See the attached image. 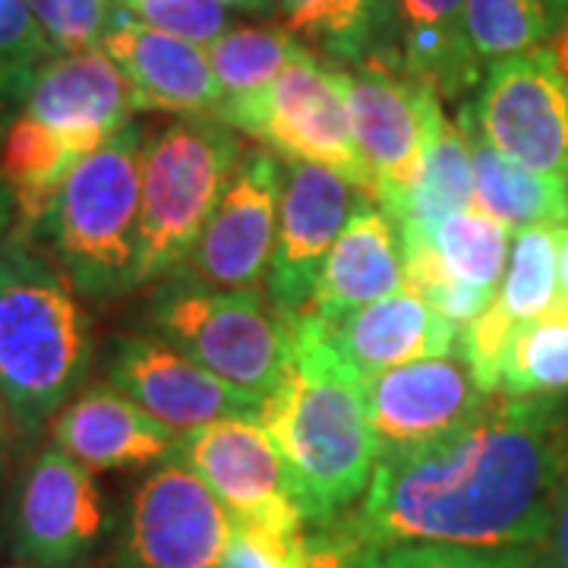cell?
<instances>
[{
  "mask_svg": "<svg viewBox=\"0 0 568 568\" xmlns=\"http://www.w3.org/2000/svg\"><path fill=\"white\" fill-rule=\"evenodd\" d=\"M420 237H426V244L436 250L439 263L446 265L452 278L499 294L508 250H511L506 222L470 205L465 212L448 215L446 222H439L429 234H420Z\"/></svg>",
  "mask_w": 568,
  "mask_h": 568,
  "instance_id": "f1b7e54d",
  "label": "cell"
},
{
  "mask_svg": "<svg viewBox=\"0 0 568 568\" xmlns=\"http://www.w3.org/2000/svg\"><path fill=\"white\" fill-rule=\"evenodd\" d=\"M149 325L205 369L265 398L294 357L291 323L260 291H224L171 272L149 301Z\"/></svg>",
  "mask_w": 568,
  "mask_h": 568,
  "instance_id": "8992f818",
  "label": "cell"
},
{
  "mask_svg": "<svg viewBox=\"0 0 568 568\" xmlns=\"http://www.w3.org/2000/svg\"><path fill=\"white\" fill-rule=\"evenodd\" d=\"M284 29L316 44L335 63L392 58L388 36H395V0H275ZM402 63V61H398Z\"/></svg>",
  "mask_w": 568,
  "mask_h": 568,
  "instance_id": "d4e9b609",
  "label": "cell"
},
{
  "mask_svg": "<svg viewBox=\"0 0 568 568\" xmlns=\"http://www.w3.org/2000/svg\"><path fill=\"white\" fill-rule=\"evenodd\" d=\"M284 164L278 241L265 275V301L284 323H291L313 297L325 256L366 193L323 164Z\"/></svg>",
  "mask_w": 568,
  "mask_h": 568,
  "instance_id": "9a60e30c",
  "label": "cell"
},
{
  "mask_svg": "<svg viewBox=\"0 0 568 568\" xmlns=\"http://www.w3.org/2000/svg\"><path fill=\"white\" fill-rule=\"evenodd\" d=\"M458 123L470 142L474 159V209L506 222L508 227L568 222V181L530 171L499 152L480 133L467 104H462Z\"/></svg>",
  "mask_w": 568,
  "mask_h": 568,
  "instance_id": "603a6c76",
  "label": "cell"
},
{
  "mask_svg": "<svg viewBox=\"0 0 568 568\" xmlns=\"http://www.w3.org/2000/svg\"><path fill=\"white\" fill-rule=\"evenodd\" d=\"M244 152L241 130L215 114L181 118L145 140L136 287L190 260Z\"/></svg>",
  "mask_w": 568,
  "mask_h": 568,
  "instance_id": "5b68a950",
  "label": "cell"
},
{
  "mask_svg": "<svg viewBox=\"0 0 568 568\" xmlns=\"http://www.w3.org/2000/svg\"><path fill=\"white\" fill-rule=\"evenodd\" d=\"M379 458L433 443L480 407L489 392L462 354L424 357L361 379Z\"/></svg>",
  "mask_w": 568,
  "mask_h": 568,
  "instance_id": "2e32d148",
  "label": "cell"
},
{
  "mask_svg": "<svg viewBox=\"0 0 568 568\" xmlns=\"http://www.w3.org/2000/svg\"><path fill=\"white\" fill-rule=\"evenodd\" d=\"M544 7H547L549 20H552V26H556V32H559V26L566 22L568 17V0H540Z\"/></svg>",
  "mask_w": 568,
  "mask_h": 568,
  "instance_id": "7bdbcfd3",
  "label": "cell"
},
{
  "mask_svg": "<svg viewBox=\"0 0 568 568\" xmlns=\"http://www.w3.org/2000/svg\"><path fill=\"white\" fill-rule=\"evenodd\" d=\"M44 32L61 51H82L102 44L118 13L114 0H26Z\"/></svg>",
  "mask_w": 568,
  "mask_h": 568,
  "instance_id": "e575fe53",
  "label": "cell"
},
{
  "mask_svg": "<svg viewBox=\"0 0 568 568\" xmlns=\"http://www.w3.org/2000/svg\"><path fill=\"white\" fill-rule=\"evenodd\" d=\"M22 114L89 155L133 121L136 102L121 67L102 44H95L61 51L48 63L22 104Z\"/></svg>",
  "mask_w": 568,
  "mask_h": 568,
  "instance_id": "ac0fdd59",
  "label": "cell"
},
{
  "mask_svg": "<svg viewBox=\"0 0 568 568\" xmlns=\"http://www.w3.org/2000/svg\"><path fill=\"white\" fill-rule=\"evenodd\" d=\"M102 48L130 82L136 111H171L193 118L215 114L222 108L224 89L209 63L205 44L152 29L118 7Z\"/></svg>",
  "mask_w": 568,
  "mask_h": 568,
  "instance_id": "e0dca14e",
  "label": "cell"
},
{
  "mask_svg": "<svg viewBox=\"0 0 568 568\" xmlns=\"http://www.w3.org/2000/svg\"><path fill=\"white\" fill-rule=\"evenodd\" d=\"M104 373L108 383H114L178 433L231 417L256 420L263 405L260 395L215 376L155 332L114 335L104 351Z\"/></svg>",
  "mask_w": 568,
  "mask_h": 568,
  "instance_id": "5bb4252c",
  "label": "cell"
},
{
  "mask_svg": "<svg viewBox=\"0 0 568 568\" xmlns=\"http://www.w3.org/2000/svg\"><path fill=\"white\" fill-rule=\"evenodd\" d=\"M556 304L568 306V227L559 224V301Z\"/></svg>",
  "mask_w": 568,
  "mask_h": 568,
  "instance_id": "60d3db41",
  "label": "cell"
},
{
  "mask_svg": "<svg viewBox=\"0 0 568 568\" xmlns=\"http://www.w3.org/2000/svg\"><path fill=\"white\" fill-rule=\"evenodd\" d=\"M61 54L26 0H0V126L29 99L39 73Z\"/></svg>",
  "mask_w": 568,
  "mask_h": 568,
  "instance_id": "1f68e13d",
  "label": "cell"
},
{
  "mask_svg": "<svg viewBox=\"0 0 568 568\" xmlns=\"http://www.w3.org/2000/svg\"><path fill=\"white\" fill-rule=\"evenodd\" d=\"M566 467V395L489 392L465 424L379 458L342 521L379 549L549 547Z\"/></svg>",
  "mask_w": 568,
  "mask_h": 568,
  "instance_id": "6da1fadb",
  "label": "cell"
},
{
  "mask_svg": "<svg viewBox=\"0 0 568 568\" xmlns=\"http://www.w3.org/2000/svg\"><path fill=\"white\" fill-rule=\"evenodd\" d=\"M209 63L222 82L224 99L265 89L284 67L313 54L284 26H231L205 44Z\"/></svg>",
  "mask_w": 568,
  "mask_h": 568,
  "instance_id": "83f0119b",
  "label": "cell"
},
{
  "mask_svg": "<svg viewBox=\"0 0 568 568\" xmlns=\"http://www.w3.org/2000/svg\"><path fill=\"white\" fill-rule=\"evenodd\" d=\"M171 462L200 474L234 521L272 530H310L291 470L260 420L231 417L178 436Z\"/></svg>",
  "mask_w": 568,
  "mask_h": 568,
  "instance_id": "7c38bea8",
  "label": "cell"
},
{
  "mask_svg": "<svg viewBox=\"0 0 568 568\" xmlns=\"http://www.w3.org/2000/svg\"><path fill=\"white\" fill-rule=\"evenodd\" d=\"M3 458H7V414L0 407V470H3Z\"/></svg>",
  "mask_w": 568,
  "mask_h": 568,
  "instance_id": "ee69618b",
  "label": "cell"
},
{
  "mask_svg": "<svg viewBox=\"0 0 568 568\" xmlns=\"http://www.w3.org/2000/svg\"><path fill=\"white\" fill-rule=\"evenodd\" d=\"M82 159V149L22 111L0 126V174L20 200V234L41 222L61 183Z\"/></svg>",
  "mask_w": 568,
  "mask_h": 568,
  "instance_id": "484cf974",
  "label": "cell"
},
{
  "mask_svg": "<svg viewBox=\"0 0 568 568\" xmlns=\"http://www.w3.org/2000/svg\"><path fill=\"white\" fill-rule=\"evenodd\" d=\"M294 357L260 405V424L291 470L310 528H328L364 499L379 465L361 379L325 342L323 328L291 320Z\"/></svg>",
  "mask_w": 568,
  "mask_h": 568,
  "instance_id": "7a4b0ae2",
  "label": "cell"
},
{
  "mask_svg": "<svg viewBox=\"0 0 568 568\" xmlns=\"http://www.w3.org/2000/svg\"><path fill=\"white\" fill-rule=\"evenodd\" d=\"M95 357L92 325L51 256L13 234L0 246V402L22 443L44 433Z\"/></svg>",
  "mask_w": 568,
  "mask_h": 568,
  "instance_id": "3957f363",
  "label": "cell"
},
{
  "mask_svg": "<svg viewBox=\"0 0 568 568\" xmlns=\"http://www.w3.org/2000/svg\"><path fill=\"white\" fill-rule=\"evenodd\" d=\"M310 552V530H272L263 525L234 521L219 568H304Z\"/></svg>",
  "mask_w": 568,
  "mask_h": 568,
  "instance_id": "d590c367",
  "label": "cell"
},
{
  "mask_svg": "<svg viewBox=\"0 0 568 568\" xmlns=\"http://www.w3.org/2000/svg\"><path fill=\"white\" fill-rule=\"evenodd\" d=\"M376 568H552L549 547H446L410 544L379 552Z\"/></svg>",
  "mask_w": 568,
  "mask_h": 568,
  "instance_id": "d6a6232c",
  "label": "cell"
},
{
  "mask_svg": "<svg viewBox=\"0 0 568 568\" xmlns=\"http://www.w3.org/2000/svg\"><path fill=\"white\" fill-rule=\"evenodd\" d=\"M227 10H241V13H253V17H275L278 3L275 0H219Z\"/></svg>",
  "mask_w": 568,
  "mask_h": 568,
  "instance_id": "ab89813d",
  "label": "cell"
},
{
  "mask_svg": "<svg viewBox=\"0 0 568 568\" xmlns=\"http://www.w3.org/2000/svg\"><path fill=\"white\" fill-rule=\"evenodd\" d=\"M335 70L351 133L376 181L373 203L388 209L417 181L426 136L443 111V95L392 58H366Z\"/></svg>",
  "mask_w": 568,
  "mask_h": 568,
  "instance_id": "30bf717a",
  "label": "cell"
},
{
  "mask_svg": "<svg viewBox=\"0 0 568 568\" xmlns=\"http://www.w3.org/2000/svg\"><path fill=\"white\" fill-rule=\"evenodd\" d=\"M178 429L162 424L114 383H92L51 420V443L92 474L162 465L178 446Z\"/></svg>",
  "mask_w": 568,
  "mask_h": 568,
  "instance_id": "d6986e66",
  "label": "cell"
},
{
  "mask_svg": "<svg viewBox=\"0 0 568 568\" xmlns=\"http://www.w3.org/2000/svg\"><path fill=\"white\" fill-rule=\"evenodd\" d=\"M142 149L145 133L130 121L70 171L29 231L48 244L54 265L85 301L108 304L136 291Z\"/></svg>",
  "mask_w": 568,
  "mask_h": 568,
  "instance_id": "277c9868",
  "label": "cell"
},
{
  "mask_svg": "<svg viewBox=\"0 0 568 568\" xmlns=\"http://www.w3.org/2000/svg\"><path fill=\"white\" fill-rule=\"evenodd\" d=\"M234 518L200 474L162 462L142 477L104 568H219Z\"/></svg>",
  "mask_w": 568,
  "mask_h": 568,
  "instance_id": "9c48e42d",
  "label": "cell"
},
{
  "mask_svg": "<svg viewBox=\"0 0 568 568\" xmlns=\"http://www.w3.org/2000/svg\"><path fill=\"white\" fill-rule=\"evenodd\" d=\"M383 549L366 544L361 534L338 518L328 528H310V552L304 568H376Z\"/></svg>",
  "mask_w": 568,
  "mask_h": 568,
  "instance_id": "8d00e7d4",
  "label": "cell"
},
{
  "mask_svg": "<svg viewBox=\"0 0 568 568\" xmlns=\"http://www.w3.org/2000/svg\"><path fill=\"white\" fill-rule=\"evenodd\" d=\"M17 227H20V200L7 178L0 174V246L17 234Z\"/></svg>",
  "mask_w": 568,
  "mask_h": 568,
  "instance_id": "f35d334b",
  "label": "cell"
},
{
  "mask_svg": "<svg viewBox=\"0 0 568 568\" xmlns=\"http://www.w3.org/2000/svg\"><path fill=\"white\" fill-rule=\"evenodd\" d=\"M549 559H552V568H568V467L559 487V499H556V515H552Z\"/></svg>",
  "mask_w": 568,
  "mask_h": 568,
  "instance_id": "74e56055",
  "label": "cell"
},
{
  "mask_svg": "<svg viewBox=\"0 0 568 568\" xmlns=\"http://www.w3.org/2000/svg\"><path fill=\"white\" fill-rule=\"evenodd\" d=\"M13 568H26V566H13Z\"/></svg>",
  "mask_w": 568,
  "mask_h": 568,
  "instance_id": "f6af8a7d",
  "label": "cell"
},
{
  "mask_svg": "<svg viewBox=\"0 0 568 568\" xmlns=\"http://www.w3.org/2000/svg\"><path fill=\"white\" fill-rule=\"evenodd\" d=\"M0 407H3V402H0Z\"/></svg>",
  "mask_w": 568,
  "mask_h": 568,
  "instance_id": "bcb514c9",
  "label": "cell"
},
{
  "mask_svg": "<svg viewBox=\"0 0 568 568\" xmlns=\"http://www.w3.org/2000/svg\"><path fill=\"white\" fill-rule=\"evenodd\" d=\"M111 530L95 474L54 443L22 467L7 506V552L13 566L80 568Z\"/></svg>",
  "mask_w": 568,
  "mask_h": 568,
  "instance_id": "ba28073f",
  "label": "cell"
},
{
  "mask_svg": "<svg viewBox=\"0 0 568 568\" xmlns=\"http://www.w3.org/2000/svg\"><path fill=\"white\" fill-rule=\"evenodd\" d=\"M123 13L178 39L209 44L224 36L234 17L219 0H114Z\"/></svg>",
  "mask_w": 568,
  "mask_h": 568,
  "instance_id": "836d02e7",
  "label": "cell"
},
{
  "mask_svg": "<svg viewBox=\"0 0 568 568\" xmlns=\"http://www.w3.org/2000/svg\"><path fill=\"white\" fill-rule=\"evenodd\" d=\"M470 48L480 63L544 48L556 26L540 0H465Z\"/></svg>",
  "mask_w": 568,
  "mask_h": 568,
  "instance_id": "4dcf8cb0",
  "label": "cell"
},
{
  "mask_svg": "<svg viewBox=\"0 0 568 568\" xmlns=\"http://www.w3.org/2000/svg\"><path fill=\"white\" fill-rule=\"evenodd\" d=\"M284 171V159L268 145H246L183 272L224 291H260L278 241Z\"/></svg>",
  "mask_w": 568,
  "mask_h": 568,
  "instance_id": "4fadbf2b",
  "label": "cell"
},
{
  "mask_svg": "<svg viewBox=\"0 0 568 568\" xmlns=\"http://www.w3.org/2000/svg\"><path fill=\"white\" fill-rule=\"evenodd\" d=\"M313 323L323 328L325 342L357 379L410 361L458 354L462 338V325L448 323L407 287L376 304L361 306L335 323Z\"/></svg>",
  "mask_w": 568,
  "mask_h": 568,
  "instance_id": "ffe728a7",
  "label": "cell"
},
{
  "mask_svg": "<svg viewBox=\"0 0 568 568\" xmlns=\"http://www.w3.org/2000/svg\"><path fill=\"white\" fill-rule=\"evenodd\" d=\"M568 388V306L518 323L508 335L496 392L506 395H562Z\"/></svg>",
  "mask_w": 568,
  "mask_h": 568,
  "instance_id": "4316f807",
  "label": "cell"
},
{
  "mask_svg": "<svg viewBox=\"0 0 568 568\" xmlns=\"http://www.w3.org/2000/svg\"><path fill=\"white\" fill-rule=\"evenodd\" d=\"M215 118L268 145L284 162L338 171L373 200L376 181L351 133L338 70L325 67L320 54H306L284 67L265 89L224 99Z\"/></svg>",
  "mask_w": 568,
  "mask_h": 568,
  "instance_id": "52a82bcc",
  "label": "cell"
},
{
  "mask_svg": "<svg viewBox=\"0 0 568 568\" xmlns=\"http://www.w3.org/2000/svg\"><path fill=\"white\" fill-rule=\"evenodd\" d=\"M552 51H556V58H559V63H562V70L568 73V17L566 22L559 26V32L552 36V44H549Z\"/></svg>",
  "mask_w": 568,
  "mask_h": 568,
  "instance_id": "b9f144b4",
  "label": "cell"
},
{
  "mask_svg": "<svg viewBox=\"0 0 568 568\" xmlns=\"http://www.w3.org/2000/svg\"><path fill=\"white\" fill-rule=\"evenodd\" d=\"M470 205H474L470 142L462 123H452L446 111H439L426 136L417 181L383 212L398 227V237H420L439 222H446L448 215L465 212Z\"/></svg>",
  "mask_w": 568,
  "mask_h": 568,
  "instance_id": "cb8c5ba5",
  "label": "cell"
},
{
  "mask_svg": "<svg viewBox=\"0 0 568 568\" xmlns=\"http://www.w3.org/2000/svg\"><path fill=\"white\" fill-rule=\"evenodd\" d=\"M559 301V224H525L515 231L496 306L511 323L544 316Z\"/></svg>",
  "mask_w": 568,
  "mask_h": 568,
  "instance_id": "f546056e",
  "label": "cell"
},
{
  "mask_svg": "<svg viewBox=\"0 0 568 568\" xmlns=\"http://www.w3.org/2000/svg\"><path fill=\"white\" fill-rule=\"evenodd\" d=\"M405 291V256L402 237L386 212L369 196L354 209L351 222L325 256L313 297L301 316L335 323L366 304Z\"/></svg>",
  "mask_w": 568,
  "mask_h": 568,
  "instance_id": "44dd1931",
  "label": "cell"
},
{
  "mask_svg": "<svg viewBox=\"0 0 568 568\" xmlns=\"http://www.w3.org/2000/svg\"><path fill=\"white\" fill-rule=\"evenodd\" d=\"M398 61L410 77L458 102L484 80L467 39L465 0H395Z\"/></svg>",
  "mask_w": 568,
  "mask_h": 568,
  "instance_id": "7402d4cb",
  "label": "cell"
},
{
  "mask_svg": "<svg viewBox=\"0 0 568 568\" xmlns=\"http://www.w3.org/2000/svg\"><path fill=\"white\" fill-rule=\"evenodd\" d=\"M465 104L508 159L568 181V73L549 44L487 63Z\"/></svg>",
  "mask_w": 568,
  "mask_h": 568,
  "instance_id": "8fae6325",
  "label": "cell"
}]
</instances>
